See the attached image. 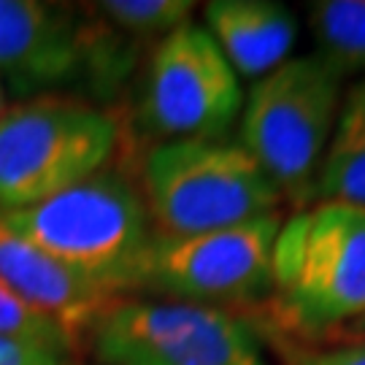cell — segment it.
Masks as SVG:
<instances>
[{
	"label": "cell",
	"mask_w": 365,
	"mask_h": 365,
	"mask_svg": "<svg viewBox=\"0 0 365 365\" xmlns=\"http://www.w3.org/2000/svg\"><path fill=\"white\" fill-rule=\"evenodd\" d=\"M0 220L111 295L141 284L152 244L149 211L141 192L117 170H101L38 206L0 214Z\"/></svg>",
	"instance_id": "cell-1"
},
{
	"label": "cell",
	"mask_w": 365,
	"mask_h": 365,
	"mask_svg": "<svg viewBox=\"0 0 365 365\" xmlns=\"http://www.w3.org/2000/svg\"><path fill=\"white\" fill-rule=\"evenodd\" d=\"M274 317L325 333L365 317V209L314 203L282 222L271 260Z\"/></svg>",
	"instance_id": "cell-2"
},
{
	"label": "cell",
	"mask_w": 365,
	"mask_h": 365,
	"mask_svg": "<svg viewBox=\"0 0 365 365\" xmlns=\"http://www.w3.org/2000/svg\"><path fill=\"white\" fill-rule=\"evenodd\" d=\"M341 73L325 57H295L252 84L241 108V141L282 200L306 209L317 195L341 106Z\"/></svg>",
	"instance_id": "cell-3"
},
{
	"label": "cell",
	"mask_w": 365,
	"mask_h": 365,
	"mask_svg": "<svg viewBox=\"0 0 365 365\" xmlns=\"http://www.w3.org/2000/svg\"><path fill=\"white\" fill-rule=\"evenodd\" d=\"M119 146V122L84 101L38 95L0 117V214L38 206L95 173Z\"/></svg>",
	"instance_id": "cell-4"
},
{
	"label": "cell",
	"mask_w": 365,
	"mask_h": 365,
	"mask_svg": "<svg viewBox=\"0 0 365 365\" xmlns=\"http://www.w3.org/2000/svg\"><path fill=\"white\" fill-rule=\"evenodd\" d=\"M146 211L160 235L227 230L279 214L282 195L235 141H163L144 160Z\"/></svg>",
	"instance_id": "cell-5"
},
{
	"label": "cell",
	"mask_w": 365,
	"mask_h": 365,
	"mask_svg": "<svg viewBox=\"0 0 365 365\" xmlns=\"http://www.w3.org/2000/svg\"><path fill=\"white\" fill-rule=\"evenodd\" d=\"M90 344L101 365H265L249 322L182 300L117 298L92 322Z\"/></svg>",
	"instance_id": "cell-6"
},
{
	"label": "cell",
	"mask_w": 365,
	"mask_h": 365,
	"mask_svg": "<svg viewBox=\"0 0 365 365\" xmlns=\"http://www.w3.org/2000/svg\"><path fill=\"white\" fill-rule=\"evenodd\" d=\"M244 108L238 76L200 25L157 41L141 92V122L165 141H222Z\"/></svg>",
	"instance_id": "cell-7"
},
{
	"label": "cell",
	"mask_w": 365,
	"mask_h": 365,
	"mask_svg": "<svg viewBox=\"0 0 365 365\" xmlns=\"http://www.w3.org/2000/svg\"><path fill=\"white\" fill-rule=\"evenodd\" d=\"M282 211L227 230L152 235L141 284L197 306H244L271 289V260Z\"/></svg>",
	"instance_id": "cell-8"
},
{
	"label": "cell",
	"mask_w": 365,
	"mask_h": 365,
	"mask_svg": "<svg viewBox=\"0 0 365 365\" xmlns=\"http://www.w3.org/2000/svg\"><path fill=\"white\" fill-rule=\"evenodd\" d=\"M125 46L76 11L36 0H0V84L22 98L92 76L108 84L125 73Z\"/></svg>",
	"instance_id": "cell-9"
},
{
	"label": "cell",
	"mask_w": 365,
	"mask_h": 365,
	"mask_svg": "<svg viewBox=\"0 0 365 365\" xmlns=\"http://www.w3.org/2000/svg\"><path fill=\"white\" fill-rule=\"evenodd\" d=\"M0 282L14 295L49 317L71 344L90 333L92 322L119 295L95 287L92 282L68 271L66 265L33 247L0 220Z\"/></svg>",
	"instance_id": "cell-10"
},
{
	"label": "cell",
	"mask_w": 365,
	"mask_h": 365,
	"mask_svg": "<svg viewBox=\"0 0 365 365\" xmlns=\"http://www.w3.org/2000/svg\"><path fill=\"white\" fill-rule=\"evenodd\" d=\"M206 30L235 76L260 81L289 60L298 22L274 0H214L203 6Z\"/></svg>",
	"instance_id": "cell-11"
},
{
	"label": "cell",
	"mask_w": 365,
	"mask_h": 365,
	"mask_svg": "<svg viewBox=\"0 0 365 365\" xmlns=\"http://www.w3.org/2000/svg\"><path fill=\"white\" fill-rule=\"evenodd\" d=\"M314 200L365 209V78L341 98Z\"/></svg>",
	"instance_id": "cell-12"
},
{
	"label": "cell",
	"mask_w": 365,
	"mask_h": 365,
	"mask_svg": "<svg viewBox=\"0 0 365 365\" xmlns=\"http://www.w3.org/2000/svg\"><path fill=\"white\" fill-rule=\"evenodd\" d=\"M319 57L341 73L365 68V0H319L309 6Z\"/></svg>",
	"instance_id": "cell-13"
},
{
	"label": "cell",
	"mask_w": 365,
	"mask_h": 365,
	"mask_svg": "<svg viewBox=\"0 0 365 365\" xmlns=\"http://www.w3.org/2000/svg\"><path fill=\"white\" fill-rule=\"evenodd\" d=\"M95 16L108 22L122 36L165 38L176 27L190 22L195 3L190 0H106L92 6Z\"/></svg>",
	"instance_id": "cell-14"
},
{
	"label": "cell",
	"mask_w": 365,
	"mask_h": 365,
	"mask_svg": "<svg viewBox=\"0 0 365 365\" xmlns=\"http://www.w3.org/2000/svg\"><path fill=\"white\" fill-rule=\"evenodd\" d=\"M0 339L33 341V344L68 349V352L73 349L71 339L49 317H43L33 306H27L25 300L14 295L3 282H0Z\"/></svg>",
	"instance_id": "cell-15"
},
{
	"label": "cell",
	"mask_w": 365,
	"mask_h": 365,
	"mask_svg": "<svg viewBox=\"0 0 365 365\" xmlns=\"http://www.w3.org/2000/svg\"><path fill=\"white\" fill-rule=\"evenodd\" d=\"M0 365H73L68 349H54L33 341L0 339Z\"/></svg>",
	"instance_id": "cell-16"
},
{
	"label": "cell",
	"mask_w": 365,
	"mask_h": 365,
	"mask_svg": "<svg viewBox=\"0 0 365 365\" xmlns=\"http://www.w3.org/2000/svg\"><path fill=\"white\" fill-rule=\"evenodd\" d=\"M287 365H365V344L317 349V352H289Z\"/></svg>",
	"instance_id": "cell-17"
},
{
	"label": "cell",
	"mask_w": 365,
	"mask_h": 365,
	"mask_svg": "<svg viewBox=\"0 0 365 365\" xmlns=\"http://www.w3.org/2000/svg\"><path fill=\"white\" fill-rule=\"evenodd\" d=\"M3 111L6 108H3V84H0V117H3Z\"/></svg>",
	"instance_id": "cell-18"
},
{
	"label": "cell",
	"mask_w": 365,
	"mask_h": 365,
	"mask_svg": "<svg viewBox=\"0 0 365 365\" xmlns=\"http://www.w3.org/2000/svg\"><path fill=\"white\" fill-rule=\"evenodd\" d=\"M363 327H365V317H363Z\"/></svg>",
	"instance_id": "cell-19"
}]
</instances>
